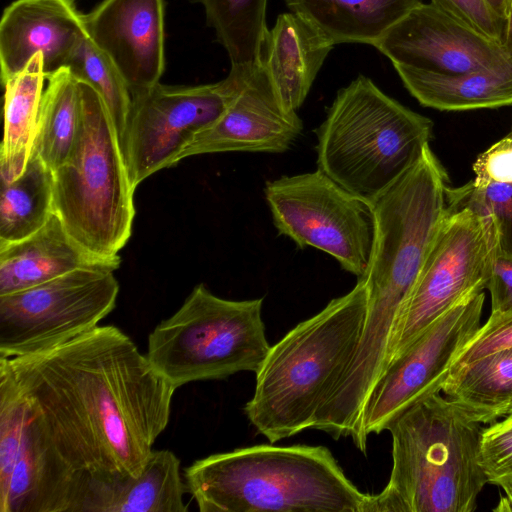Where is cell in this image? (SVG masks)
<instances>
[{
    "label": "cell",
    "mask_w": 512,
    "mask_h": 512,
    "mask_svg": "<svg viewBox=\"0 0 512 512\" xmlns=\"http://www.w3.org/2000/svg\"><path fill=\"white\" fill-rule=\"evenodd\" d=\"M0 388L27 405L76 471L103 481L142 472L176 391L114 325L0 358Z\"/></svg>",
    "instance_id": "obj_1"
},
{
    "label": "cell",
    "mask_w": 512,
    "mask_h": 512,
    "mask_svg": "<svg viewBox=\"0 0 512 512\" xmlns=\"http://www.w3.org/2000/svg\"><path fill=\"white\" fill-rule=\"evenodd\" d=\"M447 174L429 144L421 156L370 203L375 238L364 279L368 311L348 370L367 380L383 371L389 344L446 208Z\"/></svg>",
    "instance_id": "obj_2"
},
{
    "label": "cell",
    "mask_w": 512,
    "mask_h": 512,
    "mask_svg": "<svg viewBox=\"0 0 512 512\" xmlns=\"http://www.w3.org/2000/svg\"><path fill=\"white\" fill-rule=\"evenodd\" d=\"M201 512H369L361 492L324 446L237 448L184 469Z\"/></svg>",
    "instance_id": "obj_3"
},
{
    "label": "cell",
    "mask_w": 512,
    "mask_h": 512,
    "mask_svg": "<svg viewBox=\"0 0 512 512\" xmlns=\"http://www.w3.org/2000/svg\"><path fill=\"white\" fill-rule=\"evenodd\" d=\"M482 424L439 391L387 428L392 469L369 512H472L488 478L480 458Z\"/></svg>",
    "instance_id": "obj_4"
},
{
    "label": "cell",
    "mask_w": 512,
    "mask_h": 512,
    "mask_svg": "<svg viewBox=\"0 0 512 512\" xmlns=\"http://www.w3.org/2000/svg\"><path fill=\"white\" fill-rule=\"evenodd\" d=\"M368 311L364 277L271 346L245 414L270 443L313 429L318 407L354 355Z\"/></svg>",
    "instance_id": "obj_5"
},
{
    "label": "cell",
    "mask_w": 512,
    "mask_h": 512,
    "mask_svg": "<svg viewBox=\"0 0 512 512\" xmlns=\"http://www.w3.org/2000/svg\"><path fill=\"white\" fill-rule=\"evenodd\" d=\"M433 122L359 75L341 88L316 131L318 169L371 202L421 156Z\"/></svg>",
    "instance_id": "obj_6"
},
{
    "label": "cell",
    "mask_w": 512,
    "mask_h": 512,
    "mask_svg": "<svg viewBox=\"0 0 512 512\" xmlns=\"http://www.w3.org/2000/svg\"><path fill=\"white\" fill-rule=\"evenodd\" d=\"M79 85L80 124L68 157L53 171V212L85 248L117 257L131 236L135 189L102 99Z\"/></svg>",
    "instance_id": "obj_7"
},
{
    "label": "cell",
    "mask_w": 512,
    "mask_h": 512,
    "mask_svg": "<svg viewBox=\"0 0 512 512\" xmlns=\"http://www.w3.org/2000/svg\"><path fill=\"white\" fill-rule=\"evenodd\" d=\"M263 298L228 300L196 285L180 308L155 326L146 356L176 389L190 382L256 373L270 345Z\"/></svg>",
    "instance_id": "obj_8"
},
{
    "label": "cell",
    "mask_w": 512,
    "mask_h": 512,
    "mask_svg": "<svg viewBox=\"0 0 512 512\" xmlns=\"http://www.w3.org/2000/svg\"><path fill=\"white\" fill-rule=\"evenodd\" d=\"M496 255L491 221L447 205L401 309L386 365L454 304L486 289Z\"/></svg>",
    "instance_id": "obj_9"
},
{
    "label": "cell",
    "mask_w": 512,
    "mask_h": 512,
    "mask_svg": "<svg viewBox=\"0 0 512 512\" xmlns=\"http://www.w3.org/2000/svg\"><path fill=\"white\" fill-rule=\"evenodd\" d=\"M264 194L279 235L331 255L358 278L365 275L375 238L370 202L319 169L268 181Z\"/></svg>",
    "instance_id": "obj_10"
},
{
    "label": "cell",
    "mask_w": 512,
    "mask_h": 512,
    "mask_svg": "<svg viewBox=\"0 0 512 512\" xmlns=\"http://www.w3.org/2000/svg\"><path fill=\"white\" fill-rule=\"evenodd\" d=\"M114 270L81 268L0 295V358L39 352L100 325L115 308Z\"/></svg>",
    "instance_id": "obj_11"
},
{
    "label": "cell",
    "mask_w": 512,
    "mask_h": 512,
    "mask_svg": "<svg viewBox=\"0 0 512 512\" xmlns=\"http://www.w3.org/2000/svg\"><path fill=\"white\" fill-rule=\"evenodd\" d=\"M244 65H231L219 82L195 86L156 84L132 97L121 140L134 189L157 171L177 164L182 150L212 125L234 97Z\"/></svg>",
    "instance_id": "obj_12"
},
{
    "label": "cell",
    "mask_w": 512,
    "mask_h": 512,
    "mask_svg": "<svg viewBox=\"0 0 512 512\" xmlns=\"http://www.w3.org/2000/svg\"><path fill=\"white\" fill-rule=\"evenodd\" d=\"M483 291L458 301L432 322L401 354L391 359L363 407L356 447L379 434L405 410L442 389L452 364L481 326Z\"/></svg>",
    "instance_id": "obj_13"
},
{
    "label": "cell",
    "mask_w": 512,
    "mask_h": 512,
    "mask_svg": "<svg viewBox=\"0 0 512 512\" xmlns=\"http://www.w3.org/2000/svg\"><path fill=\"white\" fill-rule=\"evenodd\" d=\"M89 478L63 458L27 405L0 388V512H81Z\"/></svg>",
    "instance_id": "obj_14"
},
{
    "label": "cell",
    "mask_w": 512,
    "mask_h": 512,
    "mask_svg": "<svg viewBox=\"0 0 512 512\" xmlns=\"http://www.w3.org/2000/svg\"><path fill=\"white\" fill-rule=\"evenodd\" d=\"M392 64L457 75L512 64L503 46L433 3L414 7L374 45Z\"/></svg>",
    "instance_id": "obj_15"
},
{
    "label": "cell",
    "mask_w": 512,
    "mask_h": 512,
    "mask_svg": "<svg viewBox=\"0 0 512 512\" xmlns=\"http://www.w3.org/2000/svg\"><path fill=\"white\" fill-rule=\"evenodd\" d=\"M302 130L296 111L284 108L270 78L258 63L245 68L226 110L191 139L177 163L189 156L210 153H283Z\"/></svg>",
    "instance_id": "obj_16"
},
{
    "label": "cell",
    "mask_w": 512,
    "mask_h": 512,
    "mask_svg": "<svg viewBox=\"0 0 512 512\" xmlns=\"http://www.w3.org/2000/svg\"><path fill=\"white\" fill-rule=\"evenodd\" d=\"M83 19L87 35L118 69L131 97L160 82L164 0H103Z\"/></svg>",
    "instance_id": "obj_17"
},
{
    "label": "cell",
    "mask_w": 512,
    "mask_h": 512,
    "mask_svg": "<svg viewBox=\"0 0 512 512\" xmlns=\"http://www.w3.org/2000/svg\"><path fill=\"white\" fill-rule=\"evenodd\" d=\"M87 35L83 14L72 0H15L0 21L2 84L36 55H41L46 78L67 67Z\"/></svg>",
    "instance_id": "obj_18"
},
{
    "label": "cell",
    "mask_w": 512,
    "mask_h": 512,
    "mask_svg": "<svg viewBox=\"0 0 512 512\" xmlns=\"http://www.w3.org/2000/svg\"><path fill=\"white\" fill-rule=\"evenodd\" d=\"M120 263V256H100L81 245L53 212L29 237L0 244V295L21 291L81 268L115 271Z\"/></svg>",
    "instance_id": "obj_19"
},
{
    "label": "cell",
    "mask_w": 512,
    "mask_h": 512,
    "mask_svg": "<svg viewBox=\"0 0 512 512\" xmlns=\"http://www.w3.org/2000/svg\"><path fill=\"white\" fill-rule=\"evenodd\" d=\"M334 44L301 16L280 14L264 37L259 64L288 111H297Z\"/></svg>",
    "instance_id": "obj_20"
},
{
    "label": "cell",
    "mask_w": 512,
    "mask_h": 512,
    "mask_svg": "<svg viewBox=\"0 0 512 512\" xmlns=\"http://www.w3.org/2000/svg\"><path fill=\"white\" fill-rule=\"evenodd\" d=\"M180 460L153 450L142 472L109 481L89 478L81 512H186Z\"/></svg>",
    "instance_id": "obj_21"
},
{
    "label": "cell",
    "mask_w": 512,
    "mask_h": 512,
    "mask_svg": "<svg viewBox=\"0 0 512 512\" xmlns=\"http://www.w3.org/2000/svg\"><path fill=\"white\" fill-rule=\"evenodd\" d=\"M334 45H374L422 0H284Z\"/></svg>",
    "instance_id": "obj_22"
},
{
    "label": "cell",
    "mask_w": 512,
    "mask_h": 512,
    "mask_svg": "<svg viewBox=\"0 0 512 512\" xmlns=\"http://www.w3.org/2000/svg\"><path fill=\"white\" fill-rule=\"evenodd\" d=\"M393 66L405 88L425 107L466 111L512 105V64L457 75Z\"/></svg>",
    "instance_id": "obj_23"
},
{
    "label": "cell",
    "mask_w": 512,
    "mask_h": 512,
    "mask_svg": "<svg viewBox=\"0 0 512 512\" xmlns=\"http://www.w3.org/2000/svg\"><path fill=\"white\" fill-rule=\"evenodd\" d=\"M46 78L41 55L3 84L4 133L0 149V179L19 177L32 155L43 84Z\"/></svg>",
    "instance_id": "obj_24"
},
{
    "label": "cell",
    "mask_w": 512,
    "mask_h": 512,
    "mask_svg": "<svg viewBox=\"0 0 512 512\" xmlns=\"http://www.w3.org/2000/svg\"><path fill=\"white\" fill-rule=\"evenodd\" d=\"M441 392L481 424L502 418L503 410L512 400V347L453 370Z\"/></svg>",
    "instance_id": "obj_25"
},
{
    "label": "cell",
    "mask_w": 512,
    "mask_h": 512,
    "mask_svg": "<svg viewBox=\"0 0 512 512\" xmlns=\"http://www.w3.org/2000/svg\"><path fill=\"white\" fill-rule=\"evenodd\" d=\"M52 213L53 172L32 152L19 177L1 180L0 244L29 237Z\"/></svg>",
    "instance_id": "obj_26"
},
{
    "label": "cell",
    "mask_w": 512,
    "mask_h": 512,
    "mask_svg": "<svg viewBox=\"0 0 512 512\" xmlns=\"http://www.w3.org/2000/svg\"><path fill=\"white\" fill-rule=\"evenodd\" d=\"M33 152L53 172L68 157L81 117L80 85L68 68L47 77Z\"/></svg>",
    "instance_id": "obj_27"
},
{
    "label": "cell",
    "mask_w": 512,
    "mask_h": 512,
    "mask_svg": "<svg viewBox=\"0 0 512 512\" xmlns=\"http://www.w3.org/2000/svg\"><path fill=\"white\" fill-rule=\"evenodd\" d=\"M200 4L206 23L226 50L231 65L258 64L266 32L268 0H189Z\"/></svg>",
    "instance_id": "obj_28"
},
{
    "label": "cell",
    "mask_w": 512,
    "mask_h": 512,
    "mask_svg": "<svg viewBox=\"0 0 512 512\" xmlns=\"http://www.w3.org/2000/svg\"><path fill=\"white\" fill-rule=\"evenodd\" d=\"M66 68L77 81L89 85L100 96L121 143L127 126L132 97L118 69L88 35L78 44Z\"/></svg>",
    "instance_id": "obj_29"
},
{
    "label": "cell",
    "mask_w": 512,
    "mask_h": 512,
    "mask_svg": "<svg viewBox=\"0 0 512 512\" xmlns=\"http://www.w3.org/2000/svg\"><path fill=\"white\" fill-rule=\"evenodd\" d=\"M446 203L467 207L489 219L496 241L497 255H512V180L480 181L446 188Z\"/></svg>",
    "instance_id": "obj_30"
},
{
    "label": "cell",
    "mask_w": 512,
    "mask_h": 512,
    "mask_svg": "<svg viewBox=\"0 0 512 512\" xmlns=\"http://www.w3.org/2000/svg\"><path fill=\"white\" fill-rule=\"evenodd\" d=\"M480 458L488 484L512 478V414L482 427Z\"/></svg>",
    "instance_id": "obj_31"
},
{
    "label": "cell",
    "mask_w": 512,
    "mask_h": 512,
    "mask_svg": "<svg viewBox=\"0 0 512 512\" xmlns=\"http://www.w3.org/2000/svg\"><path fill=\"white\" fill-rule=\"evenodd\" d=\"M510 347H512V309L491 312L486 322L481 324L457 355L450 372L491 352Z\"/></svg>",
    "instance_id": "obj_32"
},
{
    "label": "cell",
    "mask_w": 512,
    "mask_h": 512,
    "mask_svg": "<svg viewBox=\"0 0 512 512\" xmlns=\"http://www.w3.org/2000/svg\"><path fill=\"white\" fill-rule=\"evenodd\" d=\"M480 181L512 180V132L481 153L473 165Z\"/></svg>",
    "instance_id": "obj_33"
},
{
    "label": "cell",
    "mask_w": 512,
    "mask_h": 512,
    "mask_svg": "<svg viewBox=\"0 0 512 512\" xmlns=\"http://www.w3.org/2000/svg\"><path fill=\"white\" fill-rule=\"evenodd\" d=\"M486 289L491 296V312L512 309V255H496Z\"/></svg>",
    "instance_id": "obj_34"
},
{
    "label": "cell",
    "mask_w": 512,
    "mask_h": 512,
    "mask_svg": "<svg viewBox=\"0 0 512 512\" xmlns=\"http://www.w3.org/2000/svg\"><path fill=\"white\" fill-rule=\"evenodd\" d=\"M493 485L500 487L504 493L493 511L512 512V478L497 480Z\"/></svg>",
    "instance_id": "obj_35"
},
{
    "label": "cell",
    "mask_w": 512,
    "mask_h": 512,
    "mask_svg": "<svg viewBox=\"0 0 512 512\" xmlns=\"http://www.w3.org/2000/svg\"><path fill=\"white\" fill-rule=\"evenodd\" d=\"M501 45L512 57V0H508L507 14L504 21Z\"/></svg>",
    "instance_id": "obj_36"
},
{
    "label": "cell",
    "mask_w": 512,
    "mask_h": 512,
    "mask_svg": "<svg viewBox=\"0 0 512 512\" xmlns=\"http://www.w3.org/2000/svg\"><path fill=\"white\" fill-rule=\"evenodd\" d=\"M490 10L503 22L507 14L508 0H484Z\"/></svg>",
    "instance_id": "obj_37"
},
{
    "label": "cell",
    "mask_w": 512,
    "mask_h": 512,
    "mask_svg": "<svg viewBox=\"0 0 512 512\" xmlns=\"http://www.w3.org/2000/svg\"><path fill=\"white\" fill-rule=\"evenodd\" d=\"M510 414H512V400L508 403V405L503 410L502 417H504L506 415H510Z\"/></svg>",
    "instance_id": "obj_38"
}]
</instances>
